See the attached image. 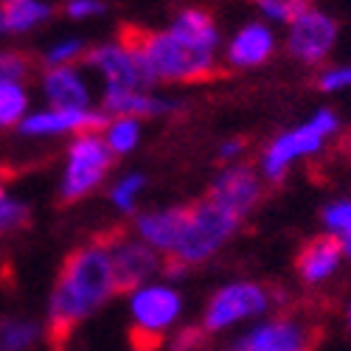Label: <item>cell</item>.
I'll return each mask as SVG.
<instances>
[{
    "label": "cell",
    "instance_id": "6da1fadb",
    "mask_svg": "<svg viewBox=\"0 0 351 351\" xmlns=\"http://www.w3.org/2000/svg\"><path fill=\"white\" fill-rule=\"evenodd\" d=\"M115 295V276L110 250L93 239L76 247L65 261L53 284L48 304V337L62 346L87 315H93L107 298Z\"/></svg>",
    "mask_w": 351,
    "mask_h": 351
},
{
    "label": "cell",
    "instance_id": "7a4b0ae2",
    "mask_svg": "<svg viewBox=\"0 0 351 351\" xmlns=\"http://www.w3.org/2000/svg\"><path fill=\"white\" fill-rule=\"evenodd\" d=\"M119 43L132 48L146 71H149L152 82H180V84H194V82H208L217 79L219 62L217 51H206L189 40H183L178 32H149V28L138 25H124Z\"/></svg>",
    "mask_w": 351,
    "mask_h": 351
},
{
    "label": "cell",
    "instance_id": "3957f363",
    "mask_svg": "<svg viewBox=\"0 0 351 351\" xmlns=\"http://www.w3.org/2000/svg\"><path fill=\"white\" fill-rule=\"evenodd\" d=\"M337 132H340V115L332 107L315 110L304 124L284 130L265 146L261 160H258V174L265 178V183H281L298 160H306L324 152L326 143Z\"/></svg>",
    "mask_w": 351,
    "mask_h": 351
},
{
    "label": "cell",
    "instance_id": "277c9868",
    "mask_svg": "<svg viewBox=\"0 0 351 351\" xmlns=\"http://www.w3.org/2000/svg\"><path fill=\"white\" fill-rule=\"evenodd\" d=\"M242 219L233 217L230 211L214 206L211 199H199L186 206V217H183V228L178 245L169 253L171 258H178L183 267H194L208 261L214 253H219L230 239L233 233L239 230Z\"/></svg>",
    "mask_w": 351,
    "mask_h": 351
},
{
    "label": "cell",
    "instance_id": "5b68a950",
    "mask_svg": "<svg viewBox=\"0 0 351 351\" xmlns=\"http://www.w3.org/2000/svg\"><path fill=\"white\" fill-rule=\"evenodd\" d=\"M130 312H132V348L135 351H155L163 343V335L174 326V320L183 312V298L166 284H143L130 292Z\"/></svg>",
    "mask_w": 351,
    "mask_h": 351
},
{
    "label": "cell",
    "instance_id": "8992f818",
    "mask_svg": "<svg viewBox=\"0 0 351 351\" xmlns=\"http://www.w3.org/2000/svg\"><path fill=\"white\" fill-rule=\"evenodd\" d=\"M273 306V289H267L258 281H230L219 287L202 315V329L211 332H225L230 326L242 324V320H256L267 315Z\"/></svg>",
    "mask_w": 351,
    "mask_h": 351
},
{
    "label": "cell",
    "instance_id": "52a82bcc",
    "mask_svg": "<svg viewBox=\"0 0 351 351\" xmlns=\"http://www.w3.org/2000/svg\"><path fill=\"white\" fill-rule=\"evenodd\" d=\"M112 166V152L99 132H84L76 135L71 149H68V163L60 183V202H79L82 197L93 194L99 183L107 178Z\"/></svg>",
    "mask_w": 351,
    "mask_h": 351
},
{
    "label": "cell",
    "instance_id": "ba28073f",
    "mask_svg": "<svg viewBox=\"0 0 351 351\" xmlns=\"http://www.w3.org/2000/svg\"><path fill=\"white\" fill-rule=\"evenodd\" d=\"M107 250L112 261V276H115V295L119 292H135L160 270V256L141 239H132L124 228H112L96 237Z\"/></svg>",
    "mask_w": 351,
    "mask_h": 351
},
{
    "label": "cell",
    "instance_id": "9c48e42d",
    "mask_svg": "<svg viewBox=\"0 0 351 351\" xmlns=\"http://www.w3.org/2000/svg\"><path fill=\"white\" fill-rule=\"evenodd\" d=\"M340 40V23L317 6H309L304 14H298L287 25L284 48L292 60H298L301 65H324L335 45Z\"/></svg>",
    "mask_w": 351,
    "mask_h": 351
},
{
    "label": "cell",
    "instance_id": "30bf717a",
    "mask_svg": "<svg viewBox=\"0 0 351 351\" xmlns=\"http://www.w3.org/2000/svg\"><path fill=\"white\" fill-rule=\"evenodd\" d=\"M317 329L298 315H276L239 335L222 351H312Z\"/></svg>",
    "mask_w": 351,
    "mask_h": 351
},
{
    "label": "cell",
    "instance_id": "8fae6325",
    "mask_svg": "<svg viewBox=\"0 0 351 351\" xmlns=\"http://www.w3.org/2000/svg\"><path fill=\"white\" fill-rule=\"evenodd\" d=\"M214 206L230 211L233 217L245 219L247 214L256 211V206L265 199V178L258 174V169L233 163L217 174V180L208 189V197Z\"/></svg>",
    "mask_w": 351,
    "mask_h": 351
},
{
    "label": "cell",
    "instance_id": "7c38bea8",
    "mask_svg": "<svg viewBox=\"0 0 351 351\" xmlns=\"http://www.w3.org/2000/svg\"><path fill=\"white\" fill-rule=\"evenodd\" d=\"M84 62L93 71H99L107 79V84L135 87V90H146V87L155 84L141 56L121 43H110V45H99L93 51H87Z\"/></svg>",
    "mask_w": 351,
    "mask_h": 351
},
{
    "label": "cell",
    "instance_id": "4fadbf2b",
    "mask_svg": "<svg viewBox=\"0 0 351 351\" xmlns=\"http://www.w3.org/2000/svg\"><path fill=\"white\" fill-rule=\"evenodd\" d=\"M107 112L101 110H60V107H51L43 112H32L20 121V132L28 138H48V135H84V132H101L107 127Z\"/></svg>",
    "mask_w": 351,
    "mask_h": 351
},
{
    "label": "cell",
    "instance_id": "5bb4252c",
    "mask_svg": "<svg viewBox=\"0 0 351 351\" xmlns=\"http://www.w3.org/2000/svg\"><path fill=\"white\" fill-rule=\"evenodd\" d=\"M273 53H276V32L270 28V23H261V20H250L239 25V32L230 37L225 51L228 65L239 71L265 65Z\"/></svg>",
    "mask_w": 351,
    "mask_h": 351
},
{
    "label": "cell",
    "instance_id": "9a60e30c",
    "mask_svg": "<svg viewBox=\"0 0 351 351\" xmlns=\"http://www.w3.org/2000/svg\"><path fill=\"white\" fill-rule=\"evenodd\" d=\"M104 112H112L115 119H149V115H171L183 110L180 101L152 96L149 90H135V87H119L107 84L104 87Z\"/></svg>",
    "mask_w": 351,
    "mask_h": 351
},
{
    "label": "cell",
    "instance_id": "2e32d148",
    "mask_svg": "<svg viewBox=\"0 0 351 351\" xmlns=\"http://www.w3.org/2000/svg\"><path fill=\"white\" fill-rule=\"evenodd\" d=\"M343 250L340 242L335 237H315L309 239L295 258V273L301 278V284L306 287H320L335 278V273L343 267Z\"/></svg>",
    "mask_w": 351,
    "mask_h": 351
},
{
    "label": "cell",
    "instance_id": "e0dca14e",
    "mask_svg": "<svg viewBox=\"0 0 351 351\" xmlns=\"http://www.w3.org/2000/svg\"><path fill=\"white\" fill-rule=\"evenodd\" d=\"M43 93L51 101V107H60V110L90 107V87H87L84 76L73 65L48 68L43 76Z\"/></svg>",
    "mask_w": 351,
    "mask_h": 351
},
{
    "label": "cell",
    "instance_id": "ac0fdd59",
    "mask_svg": "<svg viewBox=\"0 0 351 351\" xmlns=\"http://www.w3.org/2000/svg\"><path fill=\"white\" fill-rule=\"evenodd\" d=\"M183 217H186V206L141 214L135 219V233H138V239L143 245H149L152 250L169 256L174 250V245H178L180 228H183Z\"/></svg>",
    "mask_w": 351,
    "mask_h": 351
},
{
    "label": "cell",
    "instance_id": "d6986e66",
    "mask_svg": "<svg viewBox=\"0 0 351 351\" xmlns=\"http://www.w3.org/2000/svg\"><path fill=\"white\" fill-rule=\"evenodd\" d=\"M51 17V6L43 0H3L0 6V32L23 34Z\"/></svg>",
    "mask_w": 351,
    "mask_h": 351
},
{
    "label": "cell",
    "instance_id": "ffe728a7",
    "mask_svg": "<svg viewBox=\"0 0 351 351\" xmlns=\"http://www.w3.org/2000/svg\"><path fill=\"white\" fill-rule=\"evenodd\" d=\"M171 32H178L183 40L206 48V51L219 48V28L206 9H183L178 17H174Z\"/></svg>",
    "mask_w": 351,
    "mask_h": 351
},
{
    "label": "cell",
    "instance_id": "44dd1931",
    "mask_svg": "<svg viewBox=\"0 0 351 351\" xmlns=\"http://www.w3.org/2000/svg\"><path fill=\"white\" fill-rule=\"evenodd\" d=\"M40 337V326L25 317H9L0 324V351H28Z\"/></svg>",
    "mask_w": 351,
    "mask_h": 351
},
{
    "label": "cell",
    "instance_id": "7402d4cb",
    "mask_svg": "<svg viewBox=\"0 0 351 351\" xmlns=\"http://www.w3.org/2000/svg\"><path fill=\"white\" fill-rule=\"evenodd\" d=\"M28 110V93L20 82H3L0 84V130L20 127Z\"/></svg>",
    "mask_w": 351,
    "mask_h": 351
},
{
    "label": "cell",
    "instance_id": "603a6c76",
    "mask_svg": "<svg viewBox=\"0 0 351 351\" xmlns=\"http://www.w3.org/2000/svg\"><path fill=\"white\" fill-rule=\"evenodd\" d=\"M141 141V121L138 119H115L104 127V143L112 155L132 152Z\"/></svg>",
    "mask_w": 351,
    "mask_h": 351
},
{
    "label": "cell",
    "instance_id": "cb8c5ba5",
    "mask_svg": "<svg viewBox=\"0 0 351 351\" xmlns=\"http://www.w3.org/2000/svg\"><path fill=\"white\" fill-rule=\"evenodd\" d=\"M320 225H324L326 237L343 239L346 233H351V197H337L326 202L320 211Z\"/></svg>",
    "mask_w": 351,
    "mask_h": 351
},
{
    "label": "cell",
    "instance_id": "d4e9b609",
    "mask_svg": "<svg viewBox=\"0 0 351 351\" xmlns=\"http://www.w3.org/2000/svg\"><path fill=\"white\" fill-rule=\"evenodd\" d=\"M253 6L261 12V17L278 23V25H289L298 14H304L312 3L309 0H253Z\"/></svg>",
    "mask_w": 351,
    "mask_h": 351
},
{
    "label": "cell",
    "instance_id": "484cf974",
    "mask_svg": "<svg viewBox=\"0 0 351 351\" xmlns=\"http://www.w3.org/2000/svg\"><path fill=\"white\" fill-rule=\"evenodd\" d=\"M28 225V206L14 197H9L3 186V174H0V237L12 230H20Z\"/></svg>",
    "mask_w": 351,
    "mask_h": 351
},
{
    "label": "cell",
    "instance_id": "4316f807",
    "mask_svg": "<svg viewBox=\"0 0 351 351\" xmlns=\"http://www.w3.org/2000/svg\"><path fill=\"white\" fill-rule=\"evenodd\" d=\"M143 186H146L143 174H127V178H121L119 183H115V189L110 191L112 206L119 208V211H124V214L135 211V199H138V194L143 191Z\"/></svg>",
    "mask_w": 351,
    "mask_h": 351
},
{
    "label": "cell",
    "instance_id": "83f0119b",
    "mask_svg": "<svg viewBox=\"0 0 351 351\" xmlns=\"http://www.w3.org/2000/svg\"><path fill=\"white\" fill-rule=\"evenodd\" d=\"M317 90L320 93H343L351 90V62L343 65H329L317 73Z\"/></svg>",
    "mask_w": 351,
    "mask_h": 351
},
{
    "label": "cell",
    "instance_id": "f1b7e54d",
    "mask_svg": "<svg viewBox=\"0 0 351 351\" xmlns=\"http://www.w3.org/2000/svg\"><path fill=\"white\" fill-rule=\"evenodd\" d=\"M32 71V60L23 51H0V84L3 82H20Z\"/></svg>",
    "mask_w": 351,
    "mask_h": 351
},
{
    "label": "cell",
    "instance_id": "f546056e",
    "mask_svg": "<svg viewBox=\"0 0 351 351\" xmlns=\"http://www.w3.org/2000/svg\"><path fill=\"white\" fill-rule=\"evenodd\" d=\"M84 45L82 40H65L60 45H53L48 53H45V68H65V65H73L79 56H84Z\"/></svg>",
    "mask_w": 351,
    "mask_h": 351
},
{
    "label": "cell",
    "instance_id": "4dcf8cb0",
    "mask_svg": "<svg viewBox=\"0 0 351 351\" xmlns=\"http://www.w3.org/2000/svg\"><path fill=\"white\" fill-rule=\"evenodd\" d=\"M206 329L202 326H183L178 335H174L169 351H197L202 346V340H206Z\"/></svg>",
    "mask_w": 351,
    "mask_h": 351
},
{
    "label": "cell",
    "instance_id": "1f68e13d",
    "mask_svg": "<svg viewBox=\"0 0 351 351\" xmlns=\"http://www.w3.org/2000/svg\"><path fill=\"white\" fill-rule=\"evenodd\" d=\"M101 12H104L101 0H68L65 3V14L73 17V20H84V17H93V14H101Z\"/></svg>",
    "mask_w": 351,
    "mask_h": 351
},
{
    "label": "cell",
    "instance_id": "d6a6232c",
    "mask_svg": "<svg viewBox=\"0 0 351 351\" xmlns=\"http://www.w3.org/2000/svg\"><path fill=\"white\" fill-rule=\"evenodd\" d=\"M245 149H247V141H245V138H228V141H222V146H219V160H225V163L233 166V163L242 160Z\"/></svg>",
    "mask_w": 351,
    "mask_h": 351
},
{
    "label": "cell",
    "instance_id": "836d02e7",
    "mask_svg": "<svg viewBox=\"0 0 351 351\" xmlns=\"http://www.w3.org/2000/svg\"><path fill=\"white\" fill-rule=\"evenodd\" d=\"M340 242V250H343V258L346 261H351V233H346L343 239H337Z\"/></svg>",
    "mask_w": 351,
    "mask_h": 351
},
{
    "label": "cell",
    "instance_id": "e575fe53",
    "mask_svg": "<svg viewBox=\"0 0 351 351\" xmlns=\"http://www.w3.org/2000/svg\"><path fill=\"white\" fill-rule=\"evenodd\" d=\"M346 326L351 329V304H348V309H346Z\"/></svg>",
    "mask_w": 351,
    "mask_h": 351
},
{
    "label": "cell",
    "instance_id": "d590c367",
    "mask_svg": "<svg viewBox=\"0 0 351 351\" xmlns=\"http://www.w3.org/2000/svg\"><path fill=\"white\" fill-rule=\"evenodd\" d=\"M346 149H348V155H351V138H348V141H346Z\"/></svg>",
    "mask_w": 351,
    "mask_h": 351
},
{
    "label": "cell",
    "instance_id": "8d00e7d4",
    "mask_svg": "<svg viewBox=\"0 0 351 351\" xmlns=\"http://www.w3.org/2000/svg\"><path fill=\"white\" fill-rule=\"evenodd\" d=\"M0 6H3V0H0Z\"/></svg>",
    "mask_w": 351,
    "mask_h": 351
}]
</instances>
